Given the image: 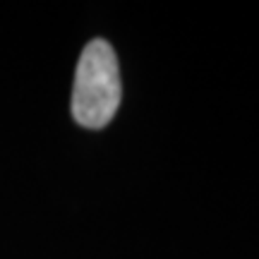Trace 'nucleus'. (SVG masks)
<instances>
[{"mask_svg":"<svg viewBox=\"0 0 259 259\" xmlns=\"http://www.w3.org/2000/svg\"><path fill=\"white\" fill-rule=\"evenodd\" d=\"M122 87L118 58L108 41L94 38L84 46L72 89V115L84 127H106L120 106Z\"/></svg>","mask_w":259,"mask_h":259,"instance_id":"nucleus-1","label":"nucleus"}]
</instances>
